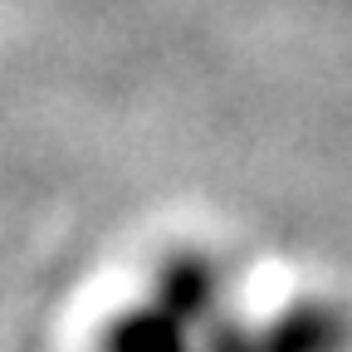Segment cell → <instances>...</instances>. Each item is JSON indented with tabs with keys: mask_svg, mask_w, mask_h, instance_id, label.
<instances>
[{
	"mask_svg": "<svg viewBox=\"0 0 352 352\" xmlns=\"http://www.w3.org/2000/svg\"><path fill=\"white\" fill-rule=\"evenodd\" d=\"M157 303L186 328H206L220 318V270L201 254H176L157 270Z\"/></svg>",
	"mask_w": 352,
	"mask_h": 352,
	"instance_id": "cell-2",
	"label": "cell"
},
{
	"mask_svg": "<svg viewBox=\"0 0 352 352\" xmlns=\"http://www.w3.org/2000/svg\"><path fill=\"white\" fill-rule=\"evenodd\" d=\"M201 352H352V314L338 303H294L264 328L220 314L206 323Z\"/></svg>",
	"mask_w": 352,
	"mask_h": 352,
	"instance_id": "cell-1",
	"label": "cell"
},
{
	"mask_svg": "<svg viewBox=\"0 0 352 352\" xmlns=\"http://www.w3.org/2000/svg\"><path fill=\"white\" fill-rule=\"evenodd\" d=\"M103 352H191L186 342V323L166 314L162 303H142V308H127L103 328Z\"/></svg>",
	"mask_w": 352,
	"mask_h": 352,
	"instance_id": "cell-3",
	"label": "cell"
}]
</instances>
